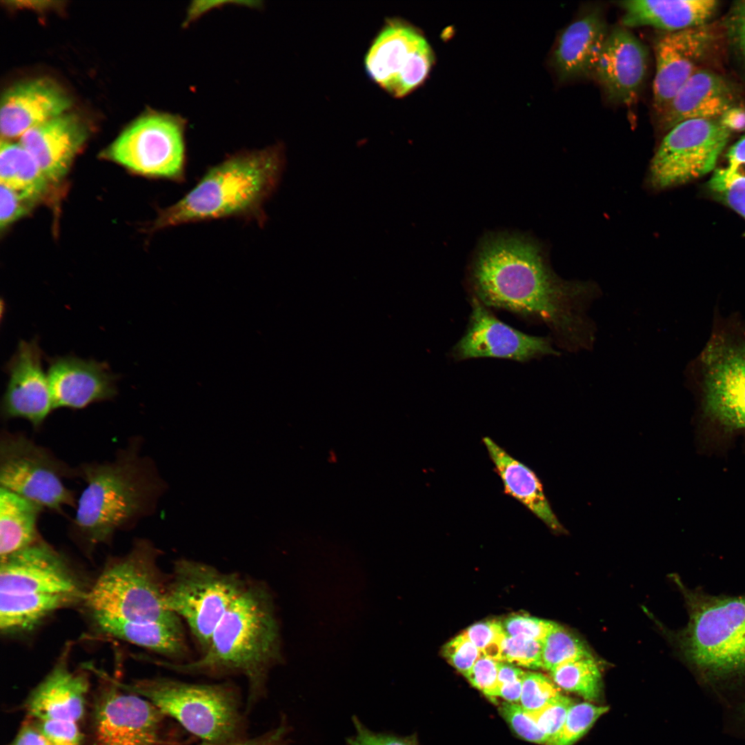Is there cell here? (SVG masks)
Segmentation results:
<instances>
[{"label":"cell","instance_id":"6da1fadb","mask_svg":"<svg viewBox=\"0 0 745 745\" xmlns=\"http://www.w3.org/2000/svg\"><path fill=\"white\" fill-rule=\"evenodd\" d=\"M470 283L473 297L484 306L545 324L563 348L592 346L595 328L586 310L597 288L558 277L529 238L507 233L487 237L476 255Z\"/></svg>","mask_w":745,"mask_h":745},{"label":"cell","instance_id":"7a4b0ae2","mask_svg":"<svg viewBox=\"0 0 745 745\" xmlns=\"http://www.w3.org/2000/svg\"><path fill=\"white\" fill-rule=\"evenodd\" d=\"M138 438L111 461L82 464L77 475L86 482L72 520L73 530L92 544L109 542L155 512L168 489L154 461L141 454Z\"/></svg>","mask_w":745,"mask_h":745},{"label":"cell","instance_id":"3957f363","mask_svg":"<svg viewBox=\"0 0 745 745\" xmlns=\"http://www.w3.org/2000/svg\"><path fill=\"white\" fill-rule=\"evenodd\" d=\"M280 657L279 630L271 597L264 586L246 584L217 624L199 658L182 663L162 661L159 664L187 674L241 673L254 697Z\"/></svg>","mask_w":745,"mask_h":745},{"label":"cell","instance_id":"277c9868","mask_svg":"<svg viewBox=\"0 0 745 745\" xmlns=\"http://www.w3.org/2000/svg\"><path fill=\"white\" fill-rule=\"evenodd\" d=\"M284 167L280 146L233 155L211 168L176 203L162 210L154 228L228 217H260Z\"/></svg>","mask_w":745,"mask_h":745},{"label":"cell","instance_id":"5b68a950","mask_svg":"<svg viewBox=\"0 0 745 745\" xmlns=\"http://www.w3.org/2000/svg\"><path fill=\"white\" fill-rule=\"evenodd\" d=\"M677 584L688 614L675 635L682 657L711 679L745 676V595H713Z\"/></svg>","mask_w":745,"mask_h":745},{"label":"cell","instance_id":"8992f818","mask_svg":"<svg viewBox=\"0 0 745 745\" xmlns=\"http://www.w3.org/2000/svg\"><path fill=\"white\" fill-rule=\"evenodd\" d=\"M149 541L138 539L124 557L110 563L87 592L92 613L133 622H168L180 619L166 607L168 579L157 564L159 554Z\"/></svg>","mask_w":745,"mask_h":745},{"label":"cell","instance_id":"52a82bcc","mask_svg":"<svg viewBox=\"0 0 745 745\" xmlns=\"http://www.w3.org/2000/svg\"><path fill=\"white\" fill-rule=\"evenodd\" d=\"M114 684L146 699L206 744L232 742L239 727L237 697L226 684H192L169 678Z\"/></svg>","mask_w":745,"mask_h":745},{"label":"cell","instance_id":"ba28073f","mask_svg":"<svg viewBox=\"0 0 745 745\" xmlns=\"http://www.w3.org/2000/svg\"><path fill=\"white\" fill-rule=\"evenodd\" d=\"M246 584L237 573L180 559L168 579L165 602L170 611L186 622L203 653L217 624Z\"/></svg>","mask_w":745,"mask_h":745},{"label":"cell","instance_id":"9c48e42d","mask_svg":"<svg viewBox=\"0 0 745 745\" xmlns=\"http://www.w3.org/2000/svg\"><path fill=\"white\" fill-rule=\"evenodd\" d=\"M77 475L50 450L22 434L5 431L0 441L1 488L43 508L61 513L75 507L73 492L64 479Z\"/></svg>","mask_w":745,"mask_h":745},{"label":"cell","instance_id":"30bf717a","mask_svg":"<svg viewBox=\"0 0 745 745\" xmlns=\"http://www.w3.org/2000/svg\"><path fill=\"white\" fill-rule=\"evenodd\" d=\"M185 127L179 116L148 111L121 133L106 155L138 174L179 180L184 171Z\"/></svg>","mask_w":745,"mask_h":745},{"label":"cell","instance_id":"8fae6325","mask_svg":"<svg viewBox=\"0 0 745 745\" xmlns=\"http://www.w3.org/2000/svg\"><path fill=\"white\" fill-rule=\"evenodd\" d=\"M730 135L719 119H691L675 125L668 130L651 161L650 186L664 189L708 173Z\"/></svg>","mask_w":745,"mask_h":745},{"label":"cell","instance_id":"7c38bea8","mask_svg":"<svg viewBox=\"0 0 745 745\" xmlns=\"http://www.w3.org/2000/svg\"><path fill=\"white\" fill-rule=\"evenodd\" d=\"M433 60V51L421 33L408 23L393 19L373 40L364 62L375 83L391 95L401 97L425 80Z\"/></svg>","mask_w":745,"mask_h":745},{"label":"cell","instance_id":"4fadbf2b","mask_svg":"<svg viewBox=\"0 0 745 745\" xmlns=\"http://www.w3.org/2000/svg\"><path fill=\"white\" fill-rule=\"evenodd\" d=\"M700 361L704 415L726 432L745 430V340L713 337Z\"/></svg>","mask_w":745,"mask_h":745},{"label":"cell","instance_id":"5bb4252c","mask_svg":"<svg viewBox=\"0 0 745 745\" xmlns=\"http://www.w3.org/2000/svg\"><path fill=\"white\" fill-rule=\"evenodd\" d=\"M467 329L451 352L460 361L491 357L527 361L548 355H557L546 337L524 333L497 318L475 297Z\"/></svg>","mask_w":745,"mask_h":745},{"label":"cell","instance_id":"9a60e30c","mask_svg":"<svg viewBox=\"0 0 745 745\" xmlns=\"http://www.w3.org/2000/svg\"><path fill=\"white\" fill-rule=\"evenodd\" d=\"M0 592L70 594L84 601L87 594L66 559L41 539L1 559Z\"/></svg>","mask_w":745,"mask_h":745},{"label":"cell","instance_id":"2e32d148","mask_svg":"<svg viewBox=\"0 0 745 745\" xmlns=\"http://www.w3.org/2000/svg\"><path fill=\"white\" fill-rule=\"evenodd\" d=\"M43 352L37 339L19 341L6 365L8 381L1 401L4 419L23 418L39 428L54 409L48 375L43 368Z\"/></svg>","mask_w":745,"mask_h":745},{"label":"cell","instance_id":"e0dca14e","mask_svg":"<svg viewBox=\"0 0 745 745\" xmlns=\"http://www.w3.org/2000/svg\"><path fill=\"white\" fill-rule=\"evenodd\" d=\"M164 715L139 695L110 689L95 711L97 745H157Z\"/></svg>","mask_w":745,"mask_h":745},{"label":"cell","instance_id":"ac0fdd59","mask_svg":"<svg viewBox=\"0 0 745 745\" xmlns=\"http://www.w3.org/2000/svg\"><path fill=\"white\" fill-rule=\"evenodd\" d=\"M713 37L705 26L665 32L655 42L653 106L657 116L699 68Z\"/></svg>","mask_w":745,"mask_h":745},{"label":"cell","instance_id":"d6986e66","mask_svg":"<svg viewBox=\"0 0 745 745\" xmlns=\"http://www.w3.org/2000/svg\"><path fill=\"white\" fill-rule=\"evenodd\" d=\"M648 68L644 45L627 28L609 32L594 72L608 98L630 106L638 98Z\"/></svg>","mask_w":745,"mask_h":745},{"label":"cell","instance_id":"ffe728a7","mask_svg":"<svg viewBox=\"0 0 745 745\" xmlns=\"http://www.w3.org/2000/svg\"><path fill=\"white\" fill-rule=\"evenodd\" d=\"M71 99L54 81L36 78L17 83L1 96L2 138L21 137L30 128L66 112Z\"/></svg>","mask_w":745,"mask_h":745},{"label":"cell","instance_id":"44dd1931","mask_svg":"<svg viewBox=\"0 0 745 745\" xmlns=\"http://www.w3.org/2000/svg\"><path fill=\"white\" fill-rule=\"evenodd\" d=\"M48 377L54 407L81 409L113 398L117 377L105 362L72 356L49 360Z\"/></svg>","mask_w":745,"mask_h":745},{"label":"cell","instance_id":"7402d4cb","mask_svg":"<svg viewBox=\"0 0 745 745\" xmlns=\"http://www.w3.org/2000/svg\"><path fill=\"white\" fill-rule=\"evenodd\" d=\"M88 137L83 121L63 113L26 131L19 143L32 156L50 182L59 181Z\"/></svg>","mask_w":745,"mask_h":745},{"label":"cell","instance_id":"603a6c76","mask_svg":"<svg viewBox=\"0 0 745 745\" xmlns=\"http://www.w3.org/2000/svg\"><path fill=\"white\" fill-rule=\"evenodd\" d=\"M67 648L55 666L28 698V713L37 721L63 719L78 722L83 716L88 682L68 666Z\"/></svg>","mask_w":745,"mask_h":745},{"label":"cell","instance_id":"cb8c5ba5","mask_svg":"<svg viewBox=\"0 0 745 745\" xmlns=\"http://www.w3.org/2000/svg\"><path fill=\"white\" fill-rule=\"evenodd\" d=\"M609 34L598 11H592L571 23L559 37L553 52V66L561 81L594 72Z\"/></svg>","mask_w":745,"mask_h":745},{"label":"cell","instance_id":"d4e9b609","mask_svg":"<svg viewBox=\"0 0 745 745\" xmlns=\"http://www.w3.org/2000/svg\"><path fill=\"white\" fill-rule=\"evenodd\" d=\"M733 99L731 88L722 77L699 69L659 116L660 126L669 130L686 120L719 119L733 106Z\"/></svg>","mask_w":745,"mask_h":745},{"label":"cell","instance_id":"484cf974","mask_svg":"<svg viewBox=\"0 0 745 745\" xmlns=\"http://www.w3.org/2000/svg\"><path fill=\"white\" fill-rule=\"evenodd\" d=\"M715 0H628L618 3L622 24L650 26L666 32L704 26L717 8Z\"/></svg>","mask_w":745,"mask_h":745},{"label":"cell","instance_id":"4316f807","mask_svg":"<svg viewBox=\"0 0 745 745\" xmlns=\"http://www.w3.org/2000/svg\"><path fill=\"white\" fill-rule=\"evenodd\" d=\"M482 441L501 479L504 493L523 504L553 532L566 533L553 511L536 473L490 437H484Z\"/></svg>","mask_w":745,"mask_h":745},{"label":"cell","instance_id":"83f0119b","mask_svg":"<svg viewBox=\"0 0 745 745\" xmlns=\"http://www.w3.org/2000/svg\"><path fill=\"white\" fill-rule=\"evenodd\" d=\"M99 629L111 637L146 648L171 659L188 653L180 619L168 622H133L92 613Z\"/></svg>","mask_w":745,"mask_h":745},{"label":"cell","instance_id":"f1b7e54d","mask_svg":"<svg viewBox=\"0 0 745 745\" xmlns=\"http://www.w3.org/2000/svg\"><path fill=\"white\" fill-rule=\"evenodd\" d=\"M43 510L40 505L0 488L1 559L40 539L37 522Z\"/></svg>","mask_w":745,"mask_h":745},{"label":"cell","instance_id":"f546056e","mask_svg":"<svg viewBox=\"0 0 745 745\" xmlns=\"http://www.w3.org/2000/svg\"><path fill=\"white\" fill-rule=\"evenodd\" d=\"M80 600L83 599L70 594L1 593V632L11 635L32 630L52 613Z\"/></svg>","mask_w":745,"mask_h":745},{"label":"cell","instance_id":"4dcf8cb0","mask_svg":"<svg viewBox=\"0 0 745 745\" xmlns=\"http://www.w3.org/2000/svg\"><path fill=\"white\" fill-rule=\"evenodd\" d=\"M0 181L1 184L34 201L45 193L50 183L20 143L5 139L0 147Z\"/></svg>","mask_w":745,"mask_h":745},{"label":"cell","instance_id":"1f68e13d","mask_svg":"<svg viewBox=\"0 0 745 745\" xmlns=\"http://www.w3.org/2000/svg\"><path fill=\"white\" fill-rule=\"evenodd\" d=\"M554 683L586 701H596L601 695L602 673L593 657L561 664L550 671Z\"/></svg>","mask_w":745,"mask_h":745},{"label":"cell","instance_id":"d6a6232c","mask_svg":"<svg viewBox=\"0 0 745 745\" xmlns=\"http://www.w3.org/2000/svg\"><path fill=\"white\" fill-rule=\"evenodd\" d=\"M588 657L593 656L585 643L556 623L543 640L542 668L549 671L561 664Z\"/></svg>","mask_w":745,"mask_h":745},{"label":"cell","instance_id":"836d02e7","mask_svg":"<svg viewBox=\"0 0 745 745\" xmlns=\"http://www.w3.org/2000/svg\"><path fill=\"white\" fill-rule=\"evenodd\" d=\"M608 711L606 706H597L588 702H574L561 732L550 745H574Z\"/></svg>","mask_w":745,"mask_h":745},{"label":"cell","instance_id":"e575fe53","mask_svg":"<svg viewBox=\"0 0 745 745\" xmlns=\"http://www.w3.org/2000/svg\"><path fill=\"white\" fill-rule=\"evenodd\" d=\"M708 188L713 195L745 219V174L726 166L716 169Z\"/></svg>","mask_w":745,"mask_h":745},{"label":"cell","instance_id":"d590c367","mask_svg":"<svg viewBox=\"0 0 745 745\" xmlns=\"http://www.w3.org/2000/svg\"><path fill=\"white\" fill-rule=\"evenodd\" d=\"M562 693L553 681L539 673H525L519 704L530 711H538Z\"/></svg>","mask_w":745,"mask_h":745},{"label":"cell","instance_id":"8d00e7d4","mask_svg":"<svg viewBox=\"0 0 745 745\" xmlns=\"http://www.w3.org/2000/svg\"><path fill=\"white\" fill-rule=\"evenodd\" d=\"M464 633L481 655L501 662L502 644L506 637L502 623L488 620L470 626Z\"/></svg>","mask_w":745,"mask_h":745},{"label":"cell","instance_id":"74e56055","mask_svg":"<svg viewBox=\"0 0 745 745\" xmlns=\"http://www.w3.org/2000/svg\"><path fill=\"white\" fill-rule=\"evenodd\" d=\"M543 641L506 636L502 644L501 662L530 668H542Z\"/></svg>","mask_w":745,"mask_h":745},{"label":"cell","instance_id":"f35d334b","mask_svg":"<svg viewBox=\"0 0 745 745\" xmlns=\"http://www.w3.org/2000/svg\"><path fill=\"white\" fill-rule=\"evenodd\" d=\"M500 712L513 731L522 738L539 744H547L546 735L539 728L532 712L520 704L504 702Z\"/></svg>","mask_w":745,"mask_h":745},{"label":"cell","instance_id":"ab89813d","mask_svg":"<svg viewBox=\"0 0 745 745\" xmlns=\"http://www.w3.org/2000/svg\"><path fill=\"white\" fill-rule=\"evenodd\" d=\"M574 702L570 697L562 695L542 709L532 712L539 728L547 737L546 745H550L561 732Z\"/></svg>","mask_w":745,"mask_h":745},{"label":"cell","instance_id":"60d3db41","mask_svg":"<svg viewBox=\"0 0 745 745\" xmlns=\"http://www.w3.org/2000/svg\"><path fill=\"white\" fill-rule=\"evenodd\" d=\"M442 653L448 662L465 677L481 655L464 632L449 641L444 646Z\"/></svg>","mask_w":745,"mask_h":745},{"label":"cell","instance_id":"b9f144b4","mask_svg":"<svg viewBox=\"0 0 745 745\" xmlns=\"http://www.w3.org/2000/svg\"><path fill=\"white\" fill-rule=\"evenodd\" d=\"M555 623L526 615H514L502 623L506 635L543 641Z\"/></svg>","mask_w":745,"mask_h":745},{"label":"cell","instance_id":"7bdbcfd3","mask_svg":"<svg viewBox=\"0 0 745 745\" xmlns=\"http://www.w3.org/2000/svg\"><path fill=\"white\" fill-rule=\"evenodd\" d=\"M499 663L497 660L480 655L466 677L473 686L491 699L498 697Z\"/></svg>","mask_w":745,"mask_h":745},{"label":"cell","instance_id":"ee69618b","mask_svg":"<svg viewBox=\"0 0 745 745\" xmlns=\"http://www.w3.org/2000/svg\"><path fill=\"white\" fill-rule=\"evenodd\" d=\"M37 722V728L50 745H81L82 734L78 722L63 719Z\"/></svg>","mask_w":745,"mask_h":745},{"label":"cell","instance_id":"f6af8a7d","mask_svg":"<svg viewBox=\"0 0 745 745\" xmlns=\"http://www.w3.org/2000/svg\"><path fill=\"white\" fill-rule=\"evenodd\" d=\"M35 201L1 184L0 226H8L26 215Z\"/></svg>","mask_w":745,"mask_h":745},{"label":"cell","instance_id":"bcb514c9","mask_svg":"<svg viewBox=\"0 0 745 745\" xmlns=\"http://www.w3.org/2000/svg\"><path fill=\"white\" fill-rule=\"evenodd\" d=\"M525 675L513 664L499 662L498 671V697L505 702L519 704Z\"/></svg>","mask_w":745,"mask_h":745},{"label":"cell","instance_id":"7dc6e473","mask_svg":"<svg viewBox=\"0 0 745 745\" xmlns=\"http://www.w3.org/2000/svg\"><path fill=\"white\" fill-rule=\"evenodd\" d=\"M355 734L348 739V745H416L410 738L370 731L359 719L354 718Z\"/></svg>","mask_w":745,"mask_h":745},{"label":"cell","instance_id":"c3c4849f","mask_svg":"<svg viewBox=\"0 0 745 745\" xmlns=\"http://www.w3.org/2000/svg\"><path fill=\"white\" fill-rule=\"evenodd\" d=\"M287 729L281 724L268 733L257 737L241 742H230L222 744H210L204 743V745H290L287 741Z\"/></svg>","mask_w":745,"mask_h":745},{"label":"cell","instance_id":"681fc988","mask_svg":"<svg viewBox=\"0 0 745 745\" xmlns=\"http://www.w3.org/2000/svg\"><path fill=\"white\" fill-rule=\"evenodd\" d=\"M725 166L745 174V134L730 148L726 154Z\"/></svg>","mask_w":745,"mask_h":745},{"label":"cell","instance_id":"f907efd6","mask_svg":"<svg viewBox=\"0 0 745 745\" xmlns=\"http://www.w3.org/2000/svg\"><path fill=\"white\" fill-rule=\"evenodd\" d=\"M11 745H50L37 727L26 726L18 733Z\"/></svg>","mask_w":745,"mask_h":745},{"label":"cell","instance_id":"816d5d0a","mask_svg":"<svg viewBox=\"0 0 745 745\" xmlns=\"http://www.w3.org/2000/svg\"><path fill=\"white\" fill-rule=\"evenodd\" d=\"M719 119L731 132L745 130V110L742 108L733 106Z\"/></svg>","mask_w":745,"mask_h":745},{"label":"cell","instance_id":"f5cc1de1","mask_svg":"<svg viewBox=\"0 0 745 745\" xmlns=\"http://www.w3.org/2000/svg\"><path fill=\"white\" fill-rule=\"evenodd\" d=\"M734 17L736 39L745 59V1L737 6Z\"/></svg>","mask_w":745,"mask_h":745}]
</instances>
